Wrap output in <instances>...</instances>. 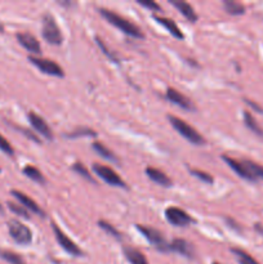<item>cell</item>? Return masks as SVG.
<instances>
[{
  "label": "cell",
  "instance_id": "cell-1",
  "mask_svg": "<svg viewBox=\"0 0 263 264\" xmlns=\"http://www.w3.org/2000/svg\"><path fill=\"white\" fill-rule=\"evenodd\" d=\"M100 14L104 15V18L108 19V23H111L112 26H115L116 28H119L122 32H124L126 35L132 37H136V39H144V34L142 32V30L138 27L136 23L130 22L129 19H126V17L118 14L114 10L106 9V8H100L98 9Z\"/></svg>",
  "mask_w": 263,
  "mask_h": 264
},
{
  "label": "cell",
  "instance_id": "cell-2",
  "mask_svg": "<svg viewBox=\"0 0 263 264\" xmlns=\"http://www.w3.org/2000/svg\"><path fill=\"white\" fill-rule=\"evenodd\" d=\"M42 35L44 40L50 45H61L64 41V35L57 25V21L50 13H46L43 17V26H42Z\"/></svg>",
  "mask_w": 263,
  "mask_h": 264
},
{
  "label": "cell",
  "instance_id": "cell-3",
  "mask_svg": "<svg viewBox=\"0 0 263 264\" xmlns=\"http://www.w3.org/2000/svg\"><path fill=\"white\" fill-rule=\"evenodd\" d=\"M169 121H170L172 126L180 133L184 139H187L188 142H191L192 145L196 146H202L205 143V139L202 134H200L195 128L190 125V124L184 121V120L180 119V117L176 116H168Z\"/></svg>",
  "mask_w": 263,
  "mask_h": 264
},
{
  "label": "cell",
  "instance_id": "cell-4",
  "mask_svg": "<svg viewBox=\"0 0 263 264\" xmlns=\"http://www.w3.org/2000/svg\"><path fill=\"white\" fill-rule=\"evenodd\" d=\"M137 230L146 237V240L151 245H154L160 252H169V243L166 240L164 235L156 228L150 227V226H136Z\"/></svg>",
  "mask_w": 263,
  "mask_h": 264
},
{
  "label": "cell",
  "instance_id": "cell-5",
  "mask_svg": "<svg viewBox=\"0 0 263 264\" xmlns=\"http://www.w3.org/2000/svg\"><path fill=\"white\" fill-rule=\"evenodd\" d=\"M8 231H10V237L20 245H28L32 241L31 230L20 221L12 219V221L8 222Z\"/></svg>",
  "mask_w": 263,
  "mask_h": 264
},
{
  "label": "cell",
  "instance_id": "cell-6",
  "mask_svg": "<svg viewBox=\"0 0 263 264\" xmlns=\"http://www.w3.org/2000/svg\"><path fill=\"white\" fill-rule=\"evenodd\" d=\"M28 61H30L35 67L39 68L43 74L50 75V76H56V77L64 76V68H62L57 62L52 61V59H46V58H42V57H34V55H31V57H28Z\"/></svg>",
  "mask_w": 263,
  "mask_h": 264
},
{
  "label": "cell",
  "instance_id": "cell-7",
  "mask_svg": "<svg viewBox=\"0 0 263 264\" xmlns=\"http://www.w3.org/2000/svg\"><path fill=\"white\" fill-rule=\"evenodd\" d=\"M93 170H94L96 174L104 181L106 183H108L110 186H114V187H122V188H126V183L120 178V175L118 174L116 172L111 168L106 165H101V164H93Z\"/></svg>",
  "mask_w": 263,
  "mask_h": 264
},
{
  "label": "cell",
  "instance_id": "cell-8",
  "mask_svg": "<svg viewBox=\"0 0 263 264\" xmlns=\"http://www.w3.org/2000/svg\"><path fill=\"white\" fill-rule=\"evenodd\" d=\"M52 228H53V232H54L57 243L64 248V252H68V254L71 255H75V257H82V255H83V250L80 249L79 246L74 243L72 240H71L68 235L64 234V231H62L58 226L56 225V223H52Z\"/></svg>",
  "mask_w": 263,
  "mask_h": 264
},
{
  "label": "cell",
  "instance_id": "cell-9",
  "mask_svg": "<svg viewBox=\"0 0 263 264\" xmlns=\"http://www.w3.org/2000/svg\"><path fill=\"white\" fill-rule=\"evenodd\" d=\"M166 218L170 225L177 227H187L194 223V219L190 214H187L184 210L176 206H170L166 210Z\"/></svg>",
  "mask_w": 263,
  "mask_h": 264
},
{
  "label": "cell",
  "instance_id": "cell-10",
  "mask_svg": "<svg viewBox=\"0 0 263 264\" xmlns=\"http://www.w3.org/2000/svg\"><path fill=\"white\" fill-rule=\"evenodd\" d=\"M222 159H224V163H226L227 165H228L230 168H231V169L236 173V174L239 175L240 178L245 179V181H249V182H257V179H256V177L252 174L250 169H249L248 165L245 164L244 160H236V159H234V157L224 156V155L222 156Z\"/></svg>",
  "mask_w": 263,
  "mask_h": 264
},
{
  "label": "cell",
  "instance_id": "cell-11",
  "mask_svg": "<svg viewBox=\"0 0 263 264\" xmlns=\"http://www.w3.org/2000/svg\"><path fill=\"white\" fill-rule=\"evenodd\" d=\"M28 119L31 125H32V128H34L39 134H42L44 138L46 139H53V132L52 129H50V126L48 125V123H46V120L40 116V115L35 114V112L31 111V112L28 114Z\"/></svg>",
  "mask_w": 263,
  "mask_h": 264
},
{
  "label": "cell",
  "instance_id": "cell-12",
  "mask_svg": "<svg viewBox=\"0 0 263 264\" xmlns=\"http://www.w3.org/2000/svg\"><path fill=\"white\" fill-rule=\"evenodd\" d=\"M166 97L168 101H170L172 103L177 105L178 107L184 108V110L187 111H194L195 110V106L191 102V99L188 97H186L184 94H182L180 92H178L174 88H168L166 93Z\"/></svg>",
  "mask_w": 263,
  "mask_h": 264
},
{
  "label": "cell",
  "instance_id": "cell-13",
  "mask_svg": "<svg viewBox=\"0 0 263 264\" xmlns=\"http://www.w3.org/2000/svg\"><path fill=\"white\" fill-rule=\"evenodd\" d=\"M169 252L177 253V254L184 255L188 259H192L195 257L194 246L184 239H174L172 243H169Z\"/></svg>",
  "mask_w": 263,
  "mask_h": 264
},
{
  "label": "cell",
  "instance_id": "cell-14",
  "mask_svg": "<svg viewBox=\"0 0 263 264\" xmlns=\"http://www.w3.org/2000/svg\"><path fill=\"white\" fill-rule=\"evenodd\" d=\"M17 40H18V43L24 46V49L28 50L32 54L39 55L42 53V45H40V43L34 35L28 34V32H18L17 34Z\"/></svg>",
  "mask_w": 263,
  "mask_h": 264
},
{
  "label": "cell",
  "instance_id": "cell-15",
  "mask_svg": "<svg viewBox=\"0 0 263 264\" xmlns=\"http://www.w3.org/2000/svg\"><path fill=\"white\" fill-rule=\"evenodd\" d=\"M12 195L16 197V199L18 200L20 204H21L22 206H24L26 209L30 210V212H32V213H35V214L40 215L42 218H44L46 213L42 210V208H40V206L38 205V204L35 203L34 200L31 199L30 196H28L26 194H24V192H21V191H17V190H13Z\"/></svg>",
  "mask_w": 263,
  "mask_h": 264
},
{
  "label": "cell",
  "instance_id": "cell-16",
  "mask_svg": "<svg viewBox=\"0 0 263 264\" xmlns=\"http://www.w3.org/2000/svg\"><path fill=\"white\" fill-rule=\"evenodd\" d=\"M169 3H170L172 5H174L176 8L180 10V14L184 15V17H186L190 22L198 21V13H196V10L191 6V4H188L187 1H184V0H169Z\"/></svg>",
  "mask_w": 263,
  "mask_h": 264
},
{
  "label": "cell",
  "instance_id": "cell-17",
  "mask_svg": "<svg viewBox=\"0 0 263 264\" xmlns=\"http://www.w3.org/2000/svg\"><path fill=\"white\" fill-rule=\"evenodd\" d=\"M146 174L151 181L158 183L159 186H162V187H170L172 183H173L172 179L169 178L166 173L159 169H156V168H152V166H148V168H147Z\"/></svg>",
  "mask_w": 263,
  "mask_h": 264
},
{
  "label": "cell",
  "instance_id": "cell-18",
  "mask_svg": "<svg viewBox=\"0 0 263 264\" xmlns=\"http://www.w3.org/2000/svg\"><path fill=\"white\" fill-rule=\"evenodd\" d=\"M154 18H155V21L158 22V23H160L162 27H166L174 37H177V39H184V32L180 31V28L178 27V25L173 19L166 18V17H160V15H154Z\"/></svg>",
  "mask_w": 263,
  "mask_h": 264
},
{
  "label": "cell",
  "instance_id": "cell-19",
  "mask_svg": "<svg viewBox=\"0 0 263 264\" xmlns=\"http://www.w3.org/2000/svg\"><path fill=\"white\" fill-rule=\"evenodd\" d=\"M124 255L130 264H148V261L140 250L133 246H126L124 248Z\"/></svg>",
  "mask_w": 263,
  "mask_h": 264
},
{
  "label": "cell",
  "instance_id": "cell-20",
  "mask_svg": "<svg viewBox=\"0 0 263 264\" xmlns=\"http://www.w3.org/2000/svg\"><path fill=\"white\" fill-rule=\"evenodd\" d=\"M242 117H244V124L245 126L248 128L250 132H253L254 134L260 135V137H263V129L262 126L258 124V121L256 120V117L249 112V111H244L242 112Z\"/></svg>",
  "mask_w": 263,
  "mask_h": 264
},
{
  "label": "cell",
  "instance_id": "cell-21",
  "mask_svg": "<svg viewBox=\"0 0 263 264\" xmlns=\"http://www.w3.org/2000/svg\"><path fill=\"white\" fill-rule=\"evenodd\" d=\"M93 150L97 152L100 156H102L104 159L108 160V161H111V163H118L119 161V159L116 157V155L114 154L112 151L110 150V148H108L106 146L104 145V143H100V142H94L93 143Z\"/></svg>",
  "mask_w": 263,
  "mask_h": 264
},
{
  "label": "cell",
  "instance_id": "cell-22",
  "mask_svg": "<svg viewBox=\"0 0 263 264\" xmlns=\"http://www.w3.org/2000/svg\"><path fill=\"white\" fill-rule=\"evenodd\" d=\"M24 174L30 178L31 181L36 182V183H40V185H46V177L43 175V173L40 172L38 168L32 165H26L24 168Z\"/></svg>",
  "mask_w": 263,
  "mask_h": 264
},
{
  "label": "cell",
  "instance_id": "cell-23",
  "mask_svg": "<svg viewBox=\"0 0 263 264\" xmlns=\"http://www.w3.org/2000/svg\"><path fill=\"white\" fill-rule=\"evenodd\" d=\"M224 8L231 15H242L245 13V6L235 0H224Z\"/></svg>",
  "mask_w": 263,
  "mask_h": 264
},
{
  "label": "cell",
  "instance_id": "cell-24",
  "mask_svg": "<svg viewBox=\"0 0 263 264\" xmlns=\"http://www.w3.org/2000/svg\"><path fill=\"white\" fill-rule=\"evenodd\" d=\"M231 252L234 253V255H235L236 259H238V262H239L240 264H260V262L256 261V259H254L249 253L245 252V250L239 249V248H232Z\"/></svg>",
  "mask_w": 263,
  "mask_h": 264
},
{
  "label": "cell",
  "instance_id": "cell-25",
  "mask_svg": "<svg viewBox=\"0 0 263 264\" xmlns=\"http://www.w3.org/2000/svg\"><path fill=\"white\" fill-rule=\"evenodd\" d=\"M0 258L8 262L10 264H26L21 255L14 252H10V250H0Z\"/></svg>",
  "mask_w": 263,
  "mask_h": 264
},
{
  "label": "cell",
  "instance_id": "cell-26",
  "mask_svg": "<svg viewBox=\"0 0 263 264\" xmlns=\"http://www.w3.org/2000/svg\"><path fill=\"white\" fill-rule=\"evenodd\" d=\"M66 138H79V137H96V132L89 128H78L70 133L64 134Z\"/></svg>",
  "mask_w": 263,
  "mask_h": 264
},
{
  "label": "cell",
  "instance_id": "cell-27",
  "mask_svg": "<svg viewBox=\"0 0 263 264\" xmlns=\"http://www.w3.org/2000/svg\"><path fill=\"white\" fill-rule=\"evenodd\" d=\"M98 226H100V228H102V230L106 232V234H108L110 236L115 237V239H122V234H120L119 231L116 230V228L114 227L112 225H110L108 222L106 221H98Z\"/></svg>",
  "mask_w": 263,
  "mask_h": 264
},
{
  "label": "cell",
  "instance_id": "cell-28",
  "mask_svg": "<svg viewBox=\"0 0 263 264\" xmlns=\"http://www.w3.org/2000/svg\"><path fill=\"white\" fill-rule=\"evenodd\" d=\"M8 208H10V210L12 213H14L16 215H18V217H21V218H24V219H28L30 218V214H28V210L24 208V206L22 205H18V204H14V203H8Z\"/></svg>",
  "mask_w": 263,
  "mask_h": 264
},
{
  "label": "cell",
  "instance_id": "cell-29",
  "mask_svg": "<svg viewBox=\"0 0 263 264\" xmlns=\"http://www.w3.org/2000/svg\"><path fill=\"white\" fill-rule=\"evenodd\" d=\"M72 170L75 173H78L79 175H82L83 178H86V181H90L94 183V179H93V177L90 175V173H89V170L86 169V165H84L83 163H75L72 165Z\"/></svg>",
  "mask_w": 263,
  "mask_h": 264
},
{
  "label": "cell",
  "instance_id": "cell-30",
  "mask_svg": "<svg viewBox=\"0 0 263 264\" xmlns=\"http://www.w3.org/2000/svg\"><path fill=\"white\" fill-rule=\"evenodd\" d=\"M245 164L248 165V168L250 169L252 174L256 177V179H263V166L260 165V164L254 163L252 160H244Z\"/></svg>",
  "mask_w": 263,
  "mask_h": 264
},
{
  "label": "cell",
  "instance_id": "cell-31",
  "mask_svg": "<svg viewBox=\"0 0 263 264\" xmlns=\"http://www.w3.org/2000/svg\"><path fill=\"white\" fill-rule=\"evenodd\" d=\"M191 174H192L194 177H196L198 179H200V181L205 182V183H209V185H212V183L214 182L213 175H210L209 173H206V172H202V170L192 169L191 170Z\"/></svg>",
  "mask_w": 263,
  "mask_h": 264
},
{
  "label": "cell",
  "instance_id": "cell-32",
  "mask_svg": "<svg viewBox=\"0 0 263 264\" xmlns=\"http://www.w3.org/2000/svg\"><path fill=\"white\" fill-rule=\"evenodd\" d=\"M0 150L3 151L4 154L8 155V156H13V154H14V150H13L12 145H10V142L6 141L2 134H0Z\"/></svg>",
  "mask_w": 263,
  "mask_h": 264
},
{
  "label": "cell",
  "instance_id": "cell-33",
  "mask_svg": "<svg viewBox=\"0 0 263 264\" xmlns=\"http://www.w3.org/2000/svg\"><path fill=\"white\" fill-rule=\"evenodd\" d=\"M137 3L142 6H146V8H148V9H151V10L162 9L159 4L156 3V1H154V0H137Z\"/></svg>",
  "mask_w": 263,
  "mask_h": 264
},
{
  "label": "cell",
  "instance_id": "cell-34",
  "mask_svg": "<svg viewBox=\"0 0 263 264\" xmlns=\"http://www.w3.org/2000/svg\"><path fill=\"white\" fill-rule=\"evenodd\" d=\"M96 41H97L98 46H100V48H101V49H102V52H104V54L108 55V58H110V59H112V61H118V58H116V57H115V54H114L112 52H110V50L108 49V46L104 45V40H102V39H100V37H96Z\"/></svg>",
  "mask_w": 263,
  "mask_h": 264
},
{
  "label": "cell",
  "instance_id": "cell-35",
  "mask_svg": "<svg viewBox=\"0 0 263 264\" xmlns=\"http://www.w3.org/2000/svg\"><path fill=\"white\" fill-rule=\"evenodd\" d=\"M244 101H245V103H246V105H248L249 107L253 108V110L256 111V112H258V114H263V107H262V106L258 105L257 102H254V101H252V99H248V98H245Z\"/></svg>",
  "mask_w": 263,
  "mask_h": 264
},
{
  "label": "cell",
  "instance_id": "cell-36",
  "mask_svg": "<svg viewBox=\"0 0 263 264\" xmlns=\"http://www.w3.org/2000/svg\"><path fill=\"white\" fill-rule=\"evenodd\" d=\"M0 212H3V206H2V204H0Z\"/></svg>",
  "mask_w": 263,
  "mask_h": 264
},
{
  "label": "cell",
  "instance_id": "cell-37",
  "mask_svg": "<svg viewBox=\"0 0 263 264\" xmlns=\"http://www.w3.org/2000/svg\"><path fill=\"white\" fill-rule=\"evenodd\" d=\"M212 264H220V263H218V262H214V263H212Z\"/></svg>",
  "mask_w": 263,
  "mask_h": 264
}]
</instances>
